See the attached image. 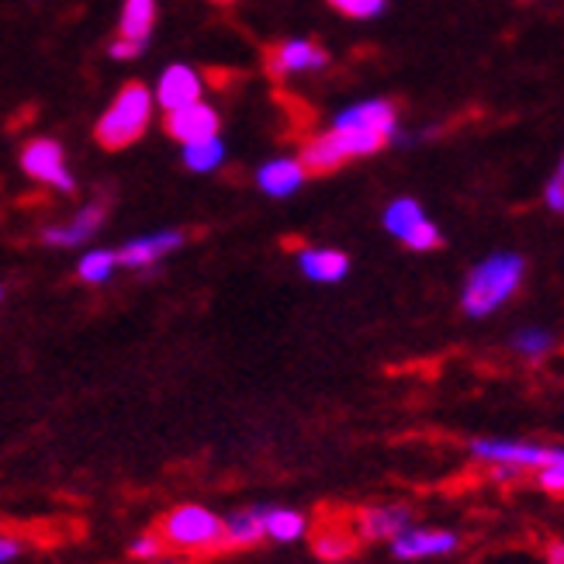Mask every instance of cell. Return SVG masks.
Instances as JSON below:
<instances>
[{"label": "cell", "mask_w": 564, "mask_h": 564, "mask_svg": "<svg viewBox=\"0 0 564 564\" xmlns=\"http://www.w3.org/2000/svg\"><path fill=\"white\" fill-rule=\"evenodd\" d=\"M399 108L388 97H364V101L339 108L329 126L302 145L299 160L308 174H333L350 160L381 153L384 145L399 142Z\"/></svg>", "instance_id": "1"}, {"label": "cell", "mask_w": 564, "mask_h": 564, "mask_svg": "<svg viewBox=\"0 0 564 564\" xmlns=\"http://www.w3.org/2000/svg\"><path fill=\"white\" fill-rule=\"evenodd\" d=\"M527 284V260L517 250H496L481 257L460 284V312L468 318H492Z\"/></svg>", "instance_id": "2"}, {"label": "cell", "mask_w": 564, "mask_h": 564, "mask_svg": "<svg viewBox=\"0 0 564 564\" xmlns=\"http://www.w3.org/2000/svg\"><path fill=\"white\" fill-rule=\"evenodd\" d=\"M557 444L547 440H523V436H475L468 444V457L481 468L492 471L496 481H520L533 478L554 457Z\"/></svg>", "instance_id": "3"}, {"label": "cell", "mask_w": 564, "mask_h": 564, "mask_svg": "<svg viewBox=\"0 0 564 564\" xmlns=\"http://www.w3.org/2000/svg\"><path fill=\"white\" fill-rule=\"evenodd\" d=\"M170 554L177 557H205L215 551H226L223 544V517L202 502H181L163 512L156 527Z\"/></svg>", "instance_id": "4"}, {"label": "cell", "mask_w": 564, "mask_h": 564, "mask_svg": "<svg viewBox=\"0 0 564 564\" xmlns=\"http://www.w3.org/2000/svg\"><path fill=\"white\" fill-rule=\"evenodd\" d=\"M153 118H156L153 90L145 84H126L115 94V101L105 108V115L97 118L94 135L105 150H129V145H135L150 132Z\"/></svg>", "instance_id": "5"}, {"label": "cell", "mask_w": 564, "mask_h": 564, "mask_svg": "<svg viewBox=\"0 0 564 564\" xmlns=\"http://www.w3.org/2000/svg\"><path fill=\"white\" fill-rule=\"evenodd\" d=\"M381 226L391 239L402 242L412 253H433L444 247V232H440L430 212L415 198H391L381 212Z\"/></svg>", "instance_id": "6"}, {"label": "cell", "mask_w": 564, "mask_h": 564, "mask_svg": "<svg viewBox=\"0 0 564 564\" xmlns=\"http://www.w3.org/2000/svg\"><path fill=\"white\" fill-rule=\"evenodd\" d=\"M18 163H21L24 177L48 187V191H56V194L77 191V177H73V170H69L66 150H63V142H56V139H48V135L29 139L21 145Z\"/></svg>", "instance_id": "7"}, {"label": "cell", "mask_w": 564, "mask_h": 564, "mask_svg": "<svg viewBox=\"0 0 564 564\" xmlns=\"http://www.w3.org/2000/svg\"><path fill=\"white\" fill-rule=\"evenodd\" d=\"M105 223H108V202L94 198L73 215L59 218V223H48L39 232V239L53 250H87V242L105 229Z\"/></svg>", "instance_id": "8"}, {"label": "cell", "mask_w": 564, "mask_h": 564, "mask_svg": "<svg viewBox=\"0 0 564 564\" xmlns=\"http://www.w3.org/2000/svg\"><path fill=\"white\" fill-rule=\"evenodd\" d=\"M464 536L451 527H430V523H412L399 541H391L388 551L402 564H420V561H440L460 551Z\"/></svg>", "instance_id": "9"}, {"label": "cell", "mask_w": 564, "mask_h": 564, "mask_svg": "<svg viewBox=\"0 0 564 564\" xmlns=\"http://www.w3.org/2000/svg\"><path fill=\"white\" fill-rule=\"evenodd\" d=\"M415 523V512L405 502H371V506H360L350 527L357 533L360 544H391Z\"/></svg>", "instance_id": "10"}, {"label": "cell", "mask_w": 564, "mask_h": 564, "mask_svg": "<svg viewBox=\"0 0 564 564\" xmlns=\"http://www.w3.org/2000/svg\"><path fill=\"white\" fill-rule=\"evenodd\" d=\"M184 250V232L181 229H153L126 239L115 250L118 257V271H153L163 260Z\"/></svg>", "instance_id": "11"}, {"label": "cell", "mask_w": 564, "mask_h": 564, "mask_svg": "<svg viewBox=\"0 0 564 564\" xmlns=\"http://www.w3.org/2000/svg\"><path fill=\"white\" fill-rule=\"evenodd\" d=\"M153 90V101L156 111L170 115V111H181L187 105H198L205 101V73L198 66H187V63H170Z\"/></svg>", "instance_id": "12"}, {"label": "cell", "mask_w": 564, "mask_h": 564, "mask_svg": "<svg viewBox=\"0 0 564 564\" xmlns=\"http://www.w3.org/2000/svg\"><path fill=\"white\" fill-rule=\"evenodd\" d=\"M326 66H329V53L312 39H284L267 53V73H271L274 80L323 73Z\"/></svg>", "instance_id": "13"}, {"label": "cell", "mask_w": 564, "mask_h": 564, "mask_svg": "<svg viewBox=\"0 0 564 564\" xmlns=\"http://www.w3.org/2000/svg\"><path fill=\"white\" fill-rule=\"evenodd\" d=\"M308 177L312 174L299 156H271V160H263L253 174L260 194H267V198H274V202L294 198V194L305 187Z\"/></svg>", "instance_id": "14"}, {"label": "cell", "mask_w": 564, "mask_h": 564, "mask_svg": "<svg viewBox=\"0 0 564 564\" xmlns=\"http://www.w3.org/2000/svg\"><path fill=\"white\" fill-rule=\"evenodd\" d=\"M163 126H166L170 139H177L181 145H191V142L218 135V129H223V115H218L208 101H198L181 111H170Z\"/></svg>", "instance_id": "15"}, {"label": "cell", "mask_w": 564, "mask_h": 564, "mask_svg": "<svg viewBox=\"0 0 564 564\" xmlns=\"http://www.w3.org/2000/svg\"><path fill=\"white\" fill-rule=\"evenodd\" d=\"M260 530H263L267 544L291 547V544L308 541L312 520H308V512L291 509V506H263L260 509Z\"/></svg>", "instance_id": "16"}, {"label": "cell", "mask_w": 564, "mask_h": 564, "mask_svg": "<svg viewBox=\"0 0 564 564\" xmlns=\"http://www.w3.org/2000/svg\"><path fill=\"white\" fill-rule=\"evenodd\" d=\"M294 263H299L305 281L326 284V288L347 281V274H350V257L336 247H302L294 253Z\"/></svg>", "instance_id": "17"}, {"label": "cell", "mask_w": 564, "mask_h": 564, "mask_svg": "<svg viewBox=\"0 0 564 564\" xmlns=\"http://www.w3.org/2000/svg\"><path fill=\"white\" fill-rule=\"evenodd\" d=\"M308 541H312L315 557L326 561V564L357 561V551H360V541H357L350 520H333V523H323V527H312Z\"/></svg>", "instance_id": "18"}, {"label": "cell", "mask_w": 564, "mask_h": 564, "mask_svg": "<svg viewBox=\"0 0 564 564\" xmlns=\"http://www.w3.org/2000/svg\"><path fill=\"white\" fill-rule=\"evenodd\" d=\"M260 509L263 506H239L223 517V544L232 551H247L263 544V530H260Z\"/></svg>", "instance_id": "19"}, {"label": "cell", "mask_w": 564, "mask_h": 564, "mask_svg": "<svg viewBox=\"0 0 564 564\" xmlns=\"http://www.w3.org/2000/svg\"><path fill=\"white\" fill-rule=\"evenodd\" d=\"M153 29H156V0H126V4H121L118 39L145 48L150 45Z\"/></svg>", "instance_id": "20"}, {"label": "cell", "mask_w": 564, "mask_h": 564, "mask_svg": "<svg viewBox=\"0 0 564 564\" xmlns=\"http://www.w3.org/2000/svg\"><path fill=\"white\" fill-rule=\"evenodd\" d=\"M509 350L517 354L523 364L541 367L554 357L557 350V336L547 326H520L517 333L509 336Z\"/></svg>", "instance_id": "21"}, {"label": "cell", "mask_w": 564, "mask_h": 564, "mask_svg": "<svg viewBox=\"0 0 564 564\" xmlns=\"http://www.w3.org/2000/svg\"><path fill=\"white\" fill-rule=\"evenodd\" d=\"M226 142L223 135H212V139H202V142H191V145H181V160L191 174H215V170L226 166Z\"/></svg>", "instance_id": "22"}, {"label": "cell", "mask_w": 564, "mask_h": 564, "mask_svg": "<svg viewBox=\"0 0 564 564\" xmlns=\"http://www.w3.org/2000/svg\"><path fill=\"white\" fill-rule=\"evenodd\" d=\"M118 274V257L108 247H87L77 260V281L87 288H105Z\"/></svg>", "instance_id": "23"}, {"label": "cell", "mask_w": 564, "mask_h": 564, "mask_svg": "<svg viewBox=\"0 0 564 564\" xmlns=\"http://www.w3.org/2000/svg\"><path fill=\"white\" fill-rule=\"evenodd\" d=\"M533 485L541 488V492H547V496L564 499V444H557L554 447V457L544 464L541 471L533 475Z\"/></svg>", "instance_id": "24"}, {"label": "cell", "mask_w": 564, "mask_h": 564, "mask_svg": "<svg viewBox=\"0 0 564 564\" xmlns=\"http://www.w3.org/2000/svg\"><path fill=\"white\" fill-rule=\"evenodd\" d=\"M163 554H170V551H166L163 536L156 530H142V533H135L132 541H129V557L139 561V564H156Z\"/></svg>", "instance_id": "25"}, {"label": "cell", "mask_w": 564, "mask_h": 564, "mask_svg": "<svg viewBox=\"0 0 564 564\" xmlns=\"http://www.w3.org/2000/svg\"><path fill=\"white\" fill-rule=\"evenodd\" d=\"M326 4L350 21H371L378 14H384L388 0H326Z\"/></svg>", "instance_id": "26"}, {"label": "cell", "mask_w": 564, "mask_h": 564, "mask_svg": "<svg viewBox=\"0 0 564 564\" xmlns=\"http://www.w3.org/2000/svg\"><path fill=\"white\" fill-rule=\"evenodd\" d=\"M544 208L554 212V215H564V153H561V160L554 163L551 177H547V184H544Z\"/></svg>", "instance_id": "27"}, {"label": "cell", "mask_w": 564, "mask_h": 564, "mask_svg": "<svg viewBox=\"0 0 564 564\" xmlns=\"http://www.w3.org/2000/svg\"><path fill=\"white\" fill-rule=\"evenodd\" d=\"M21 541L18 536H11V533H0V564H14L18 557H21Z\"/></svg>", "instance_id": "28"}, {"label": "cell", "mask_w": 564, "mask_h": 564, "mask_svg": "<svg viewBox=\"0 0 564 564\" xmlns=\"http://www.w3.org/2000/svg\"><path fill=\"white\" fill-rule=\"evenodd\" d=\"M544 564H564V536H554L544 544Z\"/></svg>", "instance_id": "29"}, {"label": "cell", "mask_w": 564, "mask_h": 564, "mask_svg": "<svg viewBox=\"0 0 564 564\" xmlns=\"http://www.w3.org/2000/svg\"><path fill=\"white\" fill-rule=\"evenodd\" d=\"M156 564H187V557H177V554H163Z\"/></svg>", "instance_id": "30"}, {"label": "cell", "mask_w": 564, "mask_h": 564, "mask_svg": "<svg viewBox=\"0 0 564 564\" xmlns=\"http://www.w3.org/2000/svg\"><path fill=\"white\" fill-rule=\"evenodd\" d=\"M4 302H8V288L0 284V308H4Z\"/></svg>", "instance_id": "31"}, {"label": "cell", "mask_w": 564, "mask_h": 564, "mask_svg": "<svg viewBox=\"0 0 564 564\" xmlns=\"http://www.w3.org/2000/svg\"><path fill=\"white\" fill-rule=\"evenodd\" d=\"M212 4H236V0H212Z\"/></svg>", "instance_id": "32"}, {"label": "cell", "mask_w": 564, "mask_h": 564, "mask_svg": "<svg viewBox=\"0 0 564 564\" xmlns=\"http://www.w3.org/2000/svg\"><path fill=\"white\" fill-rule=\"evenodd\" d=\"M318 564H326V561H318ZM336 564H360V561H336Z\"/></svg>", "instance_id": "33"}]
</instances>
